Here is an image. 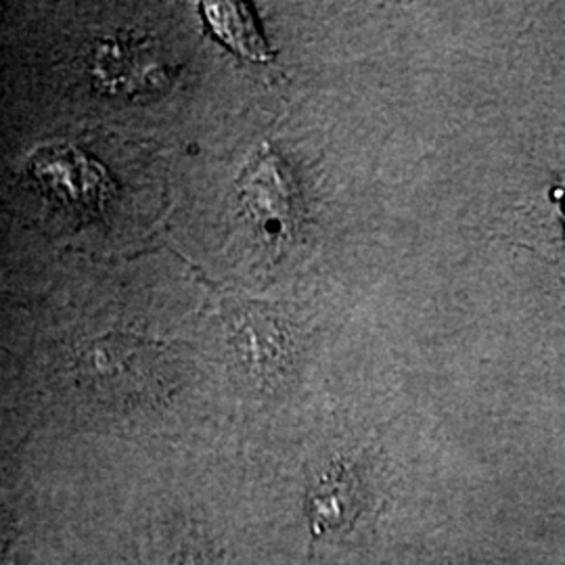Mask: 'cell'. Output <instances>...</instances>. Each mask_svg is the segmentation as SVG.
<instances>
[{"label": "cell", "instance_id": "cell-3", "mask_svg": "<svg viewBox=\"0 0 565 565\" xmlns=\"http://www.w3.org/2000/svg\"><path fill=\"white\" fill-rule=\"evenodd\" d=\"M233 345L243 371L258 385L277 384L291 371L296 345L281 317L263 306L242 303L231 315Z\"/></svg>", "mask_w": 565, "mask_h": 565}, {"label": "cell", "instance_id": "cell-5", "mask_svg": "<svg viewBox=\"0 0 565 565\" xmlns=\"http://www.w3.org/2000/svg\"><path fill=\"white\" fill-rule=\"evenodd\" d=\"M203 15L214 32L243 57L268 61V49L254 23L252 13L242 4H203Z\"/></svg>", "mask_w": 565, "mask_h": 565}, {"label": "cell", "instance_id": "cell-2", "mask_svg": "<svg viewBox=\"0 0 565 565\" xmlns=\"http://www.w3.org/2000/svg\"><path fill=\"white\" fill-rule=\"evenodd\" d=\"M162 352L130 338H105L82 354L84 384L107 401H141L162 390Z\"/></svg>", "mask_w": 565, "mask_h": 565}, {"label": "cell", "instance_id": "cell-6", "mask_svg": "<svg viewBox=\"0 0 565 565\" xmlns=\"http://www.w3.org/2000/svg\"><path fill=\"white\" fill-rule=\"evenodd\" d=\"M177 565H205V564H202V562H200V559H198V557H195V555H189V557H181V559H179V564Z\"/></svg>", "mask_w": 565, "mask_h": 565}, {"label": "cell", "instance_id": "cell-4", "mask_svg": "<svg viewBox=\"0 0 565 565\" xmlns=\"http://www.w3.org/2000/svg\"><path fill=\"white\" fill-rule=\"evenodd\" d=\"M359 505L356 482L345 467H331L323 478L308 490V520L315 536L342 527Z\"/></svg>", "mask_w": 565, "mask_h": 565}, {"label": "cell", "instance_id": "cell-1", "mask_svg": "<svg viewBox=\"0 0 565 565\" xmlns=\"http://www.w3.org/2000/svg\"><path fill=\"white\" fill-rule=\"evenodd\" d=\"M243 214L266 242H291L302 223V195L291 168L264 145L245 166L237 181Z\"/></svg>", "mask_w": 565, "mask_h": 565}]
</instances>
